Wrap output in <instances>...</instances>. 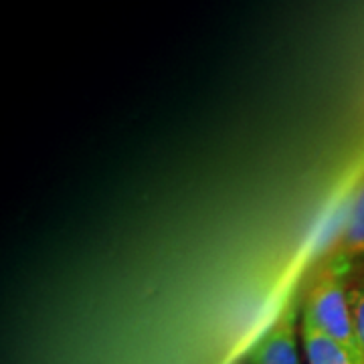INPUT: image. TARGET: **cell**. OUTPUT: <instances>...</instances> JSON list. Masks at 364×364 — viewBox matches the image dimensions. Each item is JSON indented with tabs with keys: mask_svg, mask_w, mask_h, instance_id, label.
Returning <instances> with one entry per match:
<instances>
[{
	"mask_svg": "<svg viewBox=\"0 0 364 364\" xmlns=\"http://www.w3.org/2000/svg\"><path fill=\"white\" fill-rule=\"evenodd\" d=\"M299 340L306 364H364L360 354L326 336L316 326L299 318Z\"/></svg>",
	"mask_w": 364,
	"mask_h": 364,
	"instance_id": "3",
	"label": "cell"
},
{
	"mask_svg": "<svg viewBox=\"0 0 364 364\" xmlns=\"http://www.w3.org/2000/svg\"><path fill=\"white\" fill-rule=\"evenodd\" d=\"M352 265L338 257L328 255L326 263L320 267L306 296L301 299V318L316 326L326 336L344 344L352 352L360 354L354 318H352L350 286L348 273ZM364 358V356H363Z\"/></svg>",
	"mask_w": 364,
	"mask_h": 364,
	"instance_id": "1",
	"label": "cell"
},
{
	"mask_svg": "<svg viewBox=\"0 0 364 364\" xmlns=\"http://www.w3.org/2000/svg\"><path fill=\"white\" fill-rule=\"evenodd\" d=\"M301 299L289 298L273 324L261 334L247 354L249 364H301L299 356Z\"/></svg>",
	"mask_w": 364,
	"mask_h": 364,
	"instance_id": "2",
	"label": "cell"
},
{
	"mask_svg": "<svg viewBox=\"0 0 364 364\" xmlns=\"http://www.w3.org/2000/svg\"><path fill=\"white\" fill-rule=\"evenodd\" d=\"M350 304H352V318H354V330L358 346L364 356V275L350 286Z\"/></svg>",
	"mask_w": 364,
	"mask_h": 364,
	"instance_id": "5",
	"label": "cell"
},
{
	"mask_svg": "<svg viewBox=\"0 0 364 364\" xmlns=\"http://www.w3.org/2000/svg\"><path fill=\"white\" fill-rule=\"evenodd\" d=\"M330 255L338 257L348 265H354L364 257V178L352 195L346 219L338 233V241Z\"/></svg>",
	"mask_w": 364,
	"mask_h": 364,
	"instance_id": "4",
	"label": "cell"
}]
</instances>
